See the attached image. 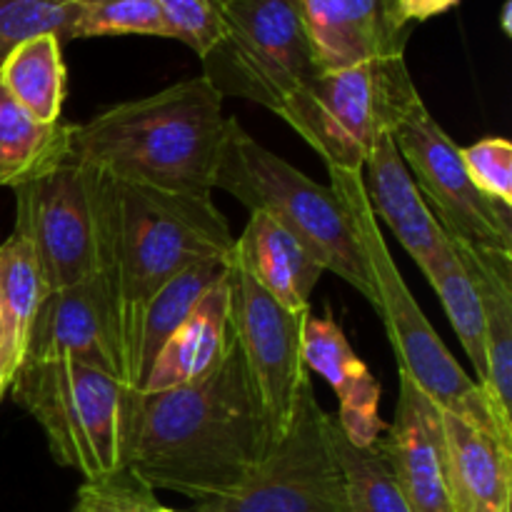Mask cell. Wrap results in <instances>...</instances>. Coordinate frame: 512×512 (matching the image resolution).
<instances>
[{"mask_svg": "<svg viewBox=\"0 0 512 512\" xmlns=\"http://www.w3.org/2000/svg\"><path fill=\"white\" fill-rule=\"evenodd\" d=\"M110 175L65 158L15 188V230L28 240L45 290L85 283L103 270Z\"/></svg>", "mask_w": 512, "mask_h": 512, "instance_id": "cell-8", "label": "cell"}, {"mask_svg": "<svg viewBox=\"0 0 512 512\" xmlns=\"http://www.w3.org/2000/svg\"><path fill=\"white\" fill-rule=\"evenodd\" d=\"M103 35L173 38L158 0H75L73 40Z\"/></svg>", "mask_w": 512, "mask_h": 512, "instance_id": "cell-28", "label": "cell"}, {"mask_svg": "<svg viewBox=\"0 0 512 512\" xmlns=\"http://www.w3.org/2000/svg\"><path fill=\"white\" fill-rule=\"evenodd\" d=\"M45 293L28 240L13 233L0 245V353L13 375L23 365L30 325Z\"/></svg>", "mask_w": 512, "mask_h": 512, "instance_id": "cell-24", "label": "cell"}, {"mask_svg": "<svg viewBox=\"0 0 512 512\" xmlns=\"http://www.w3.org/2000/svg\"><path fill=\"white\" fill-rule=\"evenodd\" d=\"M200 60L223 98L238 95L273 113L320 73L300 0H233L218 43Z\"/></svg>", "mask_w": 512, "mask_h": 512, "instance_id": "cell-9", "label": "cell"}, {"mask_svg": "<svg viewBox=\"0 0 512 512\" xmlns=\"http://www.w3.org/2000/svg\"><path fill=\"white\" fill-rule=\"evenodd\" d=\"M13 370H10L8 360L3 358V353H0V400H3V395L10 390V383H13Z\"/></svg>", "mask_w": 512, "mask_h": 512, "instance_id": "cell-34", "label": "cell"}, {"mask_svg": "<svg viewBox=\"0 0 512 512\" xmlns=\"http://www.w3.org/2000/svg\"><path fill=\"white\" fill-rule=\"evenodd\" d=\"M330 443L343 475L345 510L348 512H410L390 470L380 440L370 448H358L330 415Z\"/></svg>", "mask_w": 512, "mask_h": 512, "instance_id": "cell-26", "label": "cell"}, {"mask_svg": "<svg viewBox=\"0 0 512 512\" xmlns=\"http://www.w3.org/2000/svg\"><path fill=\"white\" fill-rule=\"evenodd\" d=\"M73 123L35 120L0 83V185L20 188L70 155Z\"/></svg>", "mask_w": 512, "mask_h": 512, "instance_id": "cell-23", "label": "cell"}, {"mask_svg": "<svg viewBox=\"0 0 512 512\" xmlns=\"http://www.w3.org/2000/svg\"><path fill=\"white\" fill-rule=\"evenodd\" d=\"M393 140L425 205L453 243L512 253V208L495 203L475 188L460 148L440 128L423 100L395 125Z\"/></svg>", "mask_w": 512, "mask_h": 512, "instance_id": "cell-11", "label": "cell"}, {"mask_svg": "<svg viewBox=\"0 0 512 512\" xmlns=\"http://www.w3.org/2000/svg\"><path fill=\"white\" fill-rule=\"evenodd\" d=\"M453 245L483 305L488 355L483 395L500 430L512 440V253Z\"/></svg>", "mask_w": 512, "mask_h": 512, "instance_id": "cell-19", "label": "cell"}, {"mask_svg": "<svg viewBox=\"0 0 512 512\" xmlns=\"http://www.w3.org/2000/svg\"><path fill=\"white\" fill-rule=\"evenodd\" d=\"M458 3L460 0H398L400 15H403L410 25L435 18V15L455 8Z\"/></svg>", "mask_w": 512, "mask_h": 512, "instance_id": "cell-33", "label": "cell"}, {"mask_svg": "<svg viewBox=\"0 0 512 512\" xmlns=\"http://www.w3.org/2000/svg\"><path fill=\"white\" fill-rule=\"evenodd\" d=\"M230 345H233V333H230V295L228 270H225V278L198 300L188 318L165 340L140 393H163V390L198 383L223 363Z\"/></svg>", "mask_w": 512, "mask_h": 512, "instance_id": "cell-20", "label": "cell"}, {"mask_svg": "<svg viewBox=\"0 0 512 512\" xmlns=\"http://www.w3.org/2000/svg\"><path fill=\"white\" fill-rule=\"evenodd\" d=\"M225 270H228V258L200 260V263L190 265L183 273L175 275L173 280H168L148 300V305L140 313L138 330H135L133 363H130V385L138 393L143 390L145 378H148L158 353L163 350L165 340L188 318V313L198 305V300L218 280L225 278Z\"/></svg>", "mask_w": 512, "mask_h": 512, "instance_id": "cell-22", "label": "cell"}, {"mask_svg": "<svg viewBox=\"0 0 512 512\" xmlns=\"http://www.w3.org/2000/svg\"><path fill=\"white\" fill-rule=\"evenodd\" d=\"M405 58L368 60L325 70L295 90L275 115L283 118L328 168L363 170L380 138L420 103Z\"/></svg>", "mask_w": 512, "mask_h": 512, "instance_id": "cell-7", "label": "cell"}, {"mask_svg": "<svg viewBox=\"0 0 512 512\" xmlns=\"http://www.w3.org/2000/svg\"><path fill=\"white\" fill-rule=\"evenodd\" d=\"M230 333L243 358L275 440L285 433L310 380L303 363V325L310 310H285L253 280L235 250L228 255Z\"/></svg>", "mask_w": 512, "mask_h": 512, "instance_id": "cell-12", "label": "cell"}, {"mask_svg": "<svg viewBox=\"0 0 512 512\" xmlns=\"http://www.w3.org/2000/svg\"><path fill=\"white\" fill-rule=\"evenodd\" d=\"M75 0H0V63L35 35L73 40Z\"/></svg>", "mask_w": 512, "mask_h": 512, "instance_id": "cell-29", "label": "cell"}, {"mask_svg": "<svg viewBox=\"0 0 512 512\" xmlns=\"http://www.w3.org/2000/svg\"><path fill=\"white\" fill-rule=\"evenodd\" d=\"M233 0H158L170 33L198 53V58L213 50L223 30V15Z\"/></svg>", "mask_w": 512, "mask_h": 512, "instance_id": "cell-30", "label": "cell"}, {"mask_svg": "<svg viewBox=\"0 0 512 512\" xmlns=\"http://www.w3.org/2000/svg\"><path fill=\"white\" fill-rule=\"evenodd\" d=\"M468 178L495 203L512 208V143L505 138H483L460 148Z\"/></svg>", "mask_w": 512, "mask_h": 512, "instance_id": "cell-32", "label": "cell"}, {"mask_svg": "<svg viewBox=\"0 0 512 512\" xmlns=\"http://www.w3.org/2000/svg\"><path fill=\"white\" fill-rule=\"evenodd\" d=\"M425 278L433 285L438 293L440 303H443L445 315H448L450 325H453L455 335H458L460 345L473 360V368L480 385V390L488 383V355H485V323H483V305H480L478 290H475L473 280H470L468 270L460 263L458 253L445 255L440 263L425 270Z\"/></svg>", "mask_w": 512, "mask_h": 512, "instance_id": "cell-27", "label": "cell"}, {"mask_svg": "<svg viewBox=\"0 0 512 512\" xmlns=\"http://www.w3.org/2000/svg\"><path fill=\"white\" fill-rule=\"evenodd\" d=\"M155 490H150L130 468L105 478L85 480L78 490L73 512H148L155 508Z\"/></svg>", "mask_w": 512, "mask_h": 512, "instance_id": "cell-31", "label": "cell"}, {"mask_svg": "<svg viewBox=\"0 0 512 512\" xmlns=\"http://www.w3.org/2000/svg\"><path fill=\"white\" fill-rule=\"evenodd\" d=\"M235 238L213 198L168 193L110 178L100 278L108 285L130 383L135 330L148 300L200 260H225ZM133 388V385H130Z\"/></svg>", "mask_w": 512, "mask_h": 512, "instance_id": "cell-3", "label": "cell"}, {"mask_svg": "<svg viewBox=\"0 0 512 512\" xmlns=\"http://www.w3.org/2000/svg\"><path fill=\"white\" fill-rule=\"evenodd\" d=\"M148 512H180V510H170V508H163V505H155V508H150Z\"/></svg>", "mask_w": 512, "mask_h": 512, "instance_id": "cell-36", "label": "cell"}, {"mask_svg": "<svg viewBox=\"0 0 512 512\" xmlns=\"http://www.w3.org/2000/svg\"><path fill=\"white\" fill-rule=\"evenodd\" d=\"M223 128V95L198 75L73 125L70 158L120 183L210 198Z\"/></svg>", "mask_w": 512, "mask_h": 512, "instance_id": "cell-2", "label": "cell"}, {"mask_svg": "<svg viewBox=\"0 0 512 512\" xmlns=\"http://www.w3.org/2000/svg\"><path fill=\"white\" fill-rule=\"evenodd\" d=\"M510 13H512V0H505L503 5V30L505 33H512V25H510Z\"/></svg>", "mask_w": 512, "mask_h": 512, "instance_id": "cell-35", "label": "cell"}, {"mask_svg": "<svg viewBox=\"0 0 512 512\" xmlns=\"http://www.w3.org/2000/svg\"><path fill=\"white\" fill-rule=\"evenodd\" d=\"M360 178L375 218H383L390 225L398 243L423 273L453 253V240L425 205L413 175L400 158L393 135H385L375 143L360 170Z\"/></svg>", "mask_w": 512, "mask_h": 512, "instance_id": "cell-16", "label": "cell"}, {"mask_svg": "<svg viewBox=\"0 0 512 512\" xmlns=\"http://www.w3.org/2000/svg\"><path fill=\"white\" fill-rule=\"evenodd\" d=\"M445 490L453 512H510L512 448L440 410Z\"/></svg>", "mask_w": 512, "mask_h": 512, "instance_id": "cell-18", "label": "cell"}, {"mask_svg": "<svg viewBox=\"0 0 512 512\" xmlns=\"http://www.w3.org/2000/svg\"><path fill=\"white\" fill-rule=\"evenodd\" d=\"M275 435L235 343L198 383L140 393L128 468L150 490L195 505L233 495L273 448Z\"/></svg>", "mask_w": 512, "mask_h": 512, "instance_id": "cell-1", "label": "cell"}, {"mask_svg": "<svg viewBox=\"0 0 512 512\" xmlns=\"http://www.w3.org/2000/svg\"><path fill=\"white\" fill-rule=\"evenodd\" d=\"M328 173L330 188L348 208L355 233H358V243L368 260L370 278L375 285V310L388 330L400 375L408 378L438 410L495 435L512 448V440L493 418V410H490L480 385L450 355V350L445 348L430 320L420 310L418 300L405 285L403 275L385 245L383 233H380L378 218L365 198L360 170L328 168Z\"/></svg>", "mask_w": 512, "mask_h": 512, "instance_id": "cell-5", "label": "cell"}, {"mask_svg": "<svg viewBox=\"0 0 512 512\" xmlns=\"http://www.w3.org/2000/svg\"><path fill=\"white\" fill-rule=\"evenodd\" d=\"M213 183L250 213L268 215L288 230L320 268L353 285L375 308V285L353 218L330 185L315 183L260 145L238 118H225Z\"/></svg>", "mask_w": 512, "mask_h": 512, "instance_id": "cell-4", "label": "cell"}, {"mask_svg": "<svg viewBox=\"0 0 512 512\" xmlns=\"http://www.w3.org/2000/svg\"><path fill=\"white\" fill-rule=\"evenodd\" d=\"M303 363L338 395L340 413L335 418L345 438L358 448L378 443L385 428L380 420V385L355 355L333 315H308L303 325Z\"/></svg>", "mask_w": 512, "mask_h": 512, "instance_id": "cell-17", "label": "cell"}, {"mask_svg": "<svg viewBox=\"0 0 512 512\" xmlns=\"http://www.w3.org/2000/svg\"><path fill=\"white\" fill-rule=\"evenodd\" d=\"M55 35H35L8 53L0 63V83L10 95L43 123L60 120L65 103V60Z\"/></svg>", "mask_w": 512, "mask_h": 512, "instance_id": "cell-25", "label": "cell"}, {"mask_svg": "<svg viewBox=\"0 0 512 512\" xmlns=\"http://www.w3.org/2000/svg\"><path fill=\"white\" fill-rule=\"evenodd\" d=\"M45 360H78L128 383L113 300L100 275L45 293L30 325L23 363Z\"/></svg>", "mask_w": 512, "mask_h": 512, "instance_id": "cell-13", "label": "cell"}, {"mask_svg": "<svg viewBox=\"0 0 512 512\" xmlns=\"http://www.w3.org/2000/svg\"><path fill=\"white\" fill-rule=\"evenodd\" d=\"M300 10L320 73L405 58L410 23L398 0H300Z\"/></svg>", "mask_w": 512, "mask_h": 512, "instance_id": "cell-14", "label": "cell"}, {"mask_svg": "<svg viewBox=\"0 0 512 512\" xmlns=\"http://www.w3.org/2000/svg\"><path fill=\"white\" fill-rule=\"evenodd\" d=\"M255 283L285 310H310V295L325 273L308 250L263 213H250L243 235L233 245Z\"/></svg>", "mask_w": 512, "mask_h": 512, "instance_id": "cell-21", "label": "cell"}, {"mask_svg": "<svg viewBox=\"0 0 512 512\" xmlns=\"http://www.w3.org/2000/svg\"><path fill=\"white\" fill-rule=\"evenodd\" d=\"M198 512H348L343 475L330 443V415L313 378L300 388L293 418L250 478L233 495Z\"/></svg>", "mask_w": 512, "mask_h": 512, "instance_id": "cell-10", "label": "cell"}, {"mask_svg": "<svg viewBox=\"0 0 512 512\" xmlns=\"http://www.w3.org/2000/svg\"><path fill=\"white\" fill-rule=\"evenodd\" d=\"M10 393L43 428L58 465L85 480L128 468L140 393L125 380L78 360H45L20 365Z\"/></svg>", "mask_w": 512, "mask_h": 512, "instance_id": "cell-6", "label": "cell"}, {"mask_svg": "<svg viewBox=\"0 0 512 512\" xmlns=\"http://www.w3.org/2000/svg\"><path fill=\"white\" fill-rule=\"evenodd\" d=\"M380 448L410 512H453L445 490L440 410L403 375L395 420Z\"/></svg>", "mask_w": 512, "mask_h": 512, "instance_id": "cell-15", "label": "cell"}]
</instances>
